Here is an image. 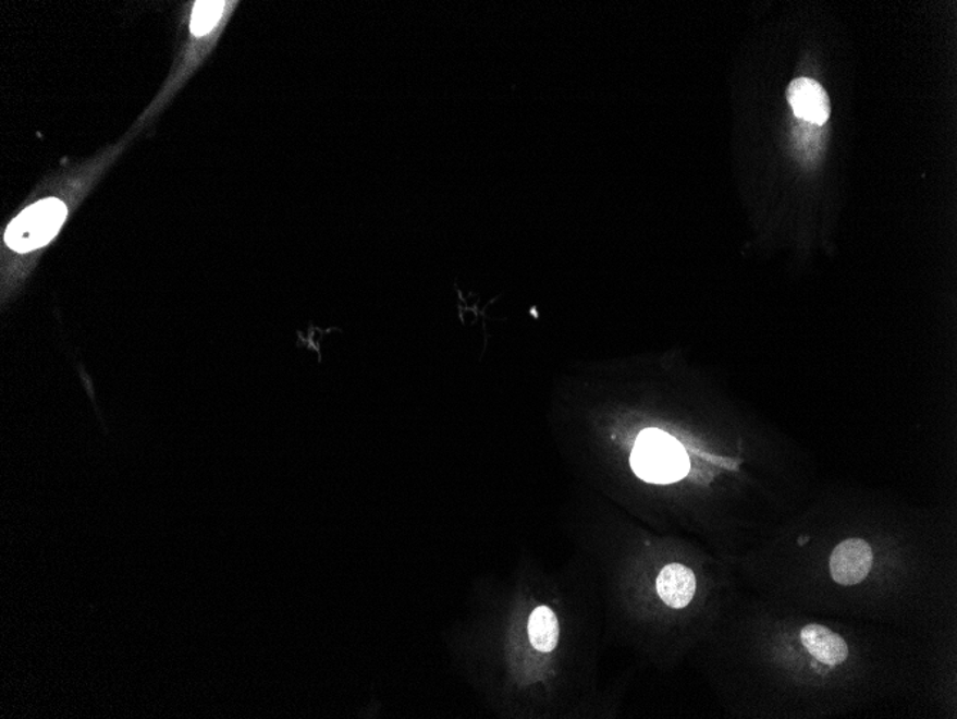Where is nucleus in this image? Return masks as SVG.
Segmentation results:
<instances>
[{
    "label": "nucleus",
    "instance_id": "1",
    "mask_svg": "<svg viewBox=\"0 0 957 719\" xmlns=\"http://www.w3.org/2000/svg\"><path fill=\"white\" fill-rule=\"evenodd\" d=\"M630 467L643 482L671 484L687 476V452L674 437L661 429H646L639 434L630 454Z\"/></svg>",
    "mask_w": 957,
    "mask_h": 719
},
{
    "label": "nucleus",
    "instance_id": "2",
    "mask_svg": "<svg viewBox=\"0 0 957 719\" xmlns=\"http://www.w3.org/2000/svg\"><path fill=\"white\" fill-rule=\"evenodd\" d=\"M66 215V206L57 198L38 202L9 224L4 240L12 251H35L57 236Z\"/></svg>",
    "mask_w": 957,
    "mask_h": 719
},
{
    "label": "nucleus",
    "instance_id": "3",
    "mask_svg": "<svg viewBox=\"0 0 957 719\" xmlns=\"http://www.w3.org/2000/svg\"><path fill=\"white\" fill-rule=\"evenodd\" d=\"M873 566V550L868 541L850 539L841 543L830 558V573L834 582L852 586L863 582Z\"/></svg>",
    "mask_w": 957,
    "mask_h": 719
},
{
    "label": "nucleus",
    "instance_id": "4",
    "mask_svg": "<svg viewBox=\"0 0 957 719\" xmlns=\"http://www.w3.org/2000/svg\"><path fill=\"white\" fill-rule=\"evenodd\" d=\"M787 99L798 120L813 125H824L830 117L827 93L810 78L794 80L787 89Z\"/></svg>",
    "mask_w": 957,
    "mask_h": 719
},
{
    "label": "nucleus",
    "instance_id": "5",
    "mask_svg": "<svg viewBox=\"0 0 957 719\" xmlns=\"http://www.w3.org/2000/svg\"><path fill=\"white\" fill-rule=\"evenodd\" d=\"M697 590V578L691 569L683 564H668L657 578V592L662 601L673 609H683L692 600Z\"/></svg>",
    "mask_w": 957,
    "mask_h": 719
},
{
    "label": "nucleus",
    "instance_id": "6",
    "mask_svg": "<svg viewBox=\"0 0 957 719\" xmlns=\"http://www.w3.org/2000/svg\"><path fill=\"white\" fill-rule=\"evenodd\" d=\"M800 637L805 648L821 663L836 667V665L845 662L848 657L846 641L837 633L830 631L829 627L815 625V623L807 625L801 631Z\"/></svg>",
    "mask_w": 957,
    "mask_h": 719
},
{
    "label": "nucleus",
    "instance_id": "7",
    "mask_svg": "<svg viewBox=\"0 0 957 719\" xmlns=\"http://www.w3.org/2000/svg\"><path fill=\"white\" fill-rule=\"evenodd\" d=\"M529 641L539 653H552L560 642V622L548 606H539L528 622Z\"/></svg>",
    "mask_w": 957,
    "mask_h": 719
},
{
    "label": "nucleus",
    "instance_id": "8",
    "mask_svg": "<svg viewBox=\"0 0 957 719\" xmlns=\"http://www.w3.org/2000/svg\"><path fill=\"white\" fill-rule=\"evenodd\" d=\"M224 8V2H197L192 21L193 34L204 36L211 32L219 24Z\"/></svg>",
    "mask_w": 957,
    "mask_h": 719
}]
</instances>
